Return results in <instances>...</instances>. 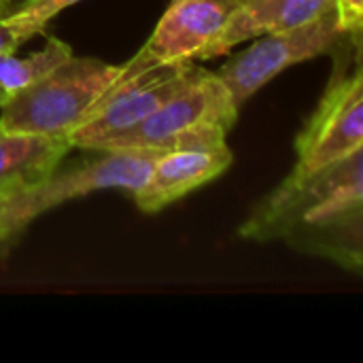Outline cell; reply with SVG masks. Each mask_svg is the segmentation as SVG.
Here are the masks:
<instances>
[{"label":"cell","mask_w":363,"mask_h":363,"mask_svg":"<svg viewBox=\"0 0 363 363\" xmlns=\"http://www.w3.org/2000/svg\"><path fill=\"white\" fill-rule=\"evenodd\" d=\"M363 149V72L359 55L353 68L334 70L317 108L296 136V168L319 170Z\"/></svg>","instance_id":"obj_7"},{"label":"cell","mask_w":363,"mask_h":363,"mask_svg":"<svg viewBox=\"0 0 363 363\" xmlns=\"http://www.w3.org/2000/svg\"><path fill=\"white\" fill-rule=\"evenodd\" d=\"M26 40H30L15 23H11L4 17H0V53H9V51H17Z\"/></svg>","instance_id":"obj_15"},{"label":"cell","mask_w":363,"mask_h":363,"mask_svg":"<svg viewBox=\"0 0 363 363\" xmlns=\"http://www.w3.org/2000/svg\"><path fill=\"white\" fill-rule=\"evenodd\" d=\"M200 66L174 62L147 66L136 55L123 64L119 79L91 106L89 115L68 134L70 149L100 151L115 136L136 128L164 102L179 94Z\"/></svg>","instance_id":"obj_5"},{"label":"cell","mask_w":363,"mask_h":363,"mask_svg":"<svg viewBox=\"0 0 363 363\" xmlns=\"http://www.w3.org/2000/svg\"><path fill=\"white\" fill-rule=\"evenodd\" d=\"M9 191H13V189H4V187H0V204H2V200H4V196H6Z\"/></svg>","instance_id":"obj_17"},{"label":"cell","mask_w":363,"mask_h":363,"mask_svg":"<svg viewBox=\"0 0 363 363\" xmlns=\"http://www.w3.org/2000/svg\"><path fill=\"white\" fill-rule=\"evenodd\" d=\"M234 162L232 149H179L162 153L147 181L132 194L136 206L147 213H160L194 189L221 177Z\"/></svg>","instance_id":"obj_9"},{"label":"cell","mask_w":363,"mask_h":363,"mask_svg":"<svg viewBox=\"0 0 363 363\" xmlns=\"http://www.w3.org/2000/svg\"><path fill=\"white\" fill-rule=\"evenodd\" d=\"M121 70L123 66L72 53L45 77L4 100L0 106V130L66 140L119 79Z\"/></svg>","instance_id":"obj_2"},{"label":"cell","mask_w":363,"mask_h":363,"mask_svg":"<svg viewBox=\"0 0 363 363\" xmlns=\"http://www.w3.org/2000/svg\"><path fill=\"white\" fill-rule=\"evenodd\" d=\"M68 151L62 138L0 130V187L19 189L47 179Z\"/></svg>","instance_id":"obj_11"},{"label":"cell","mask_w":363,"mask_h":363,"mask_svg":"<svg viewBox=\"0 0 363 363\" xmlns=\"http://www.w3.org/2000/svg\"><path fill=\"white\" fill-rule=\"evenodd\" d=\"M355 40L362 38H353L342 32L336 11H330L308 23L253 38L245 51L228 60L217 70V77L230 89L234 104L242 108L245 102H249L283 70L325 53H338Z\"/></svg>","instance_id":"obj_6"},{"label":"cell","mask_w":363,"mask_h":363,"mask_svg":"<svg viewBox=\"0 0 363 363\" xmlns=\"http://www.w3.org/2000/svg\"><path fill=\"white\" fill-rule=\"evenodd\" d=\"M94 162H83L64 172L53 170L47 179L13 189L0 204V251L4 253L23 230L43 213L100 189L134 194L149 177L160 149H106Z\"/></svg>","instance_id":"obj_4"},{"label":"cell","mask_w":363,"mask_h":363,"mask_svg":"<svg viewBox=\"0 0 363 363\" xmlns=\"http://www.w3.org/2000/svg\"><path fill=\"white\" fill-rule=\"evenodd\" d=\"M70 55V45L57 36H49L43 49L23 57H17L15 51L0 53V94L4 96V100L15 96L17 91L26 89L28 85L45 77L49 70H53Z\"/></svg>","instance_id":"obj_12"},{"label":"cell","mask_w":363,"mask_h":363,"mask_svg":"<svg viewBox=\"0 0 363 363\" xmlns=\"http://www.w3.org/2000/svg\"><path fill=\"white\" fill-rule=\"evenodd\" d=\"M238 234L249 240H285L355 274L363 266V149L319 170L294 168Z\"/></svg>","instance_id":"obj_1"},{"label":"cell","mask_w":363,"mask_h":363,"mask_svg":"<svg viewBox=\"0 0 363 363\" xmlns=\"http://www.w3.org/2000/svg\"><path fill=\"white\" fill-rule=\"evenodd\" d=\"M2 104H4V96L0 94V106H2Z\"/></svg>","instance_id":"obj_18"},{"label":"cell","mask_w":363,"mask_h":363,"mask_svg":"<svg viewBox=\"0 0 363 363\" xmlns=\"http://www.w3.org/2000/svg\"><path fill=\"white\" fill-rule=\"evenodd\" d=\"M23 2H28V0H0V17H4V15L13 13V11H15V9H19Z\"/></svg>","instance_id":"obj_16"},{"label":"cell","mask_w":363,"mask_h":363,"mask_svg":"<svg viewBox=\"0 0 363 363\" xmlns=\"http://www.w3.org/2000/svg\"><path fill=\"white\" fill-rule=\"evenodd\" d=\"M334 4L340 30L353 38H362L363 0H334Z\"/></svg>","instance_id":"obj_14"},{"label":"cell","mask_w":363,"mask_h":363,"mask_svg":"<svg viewBox=\"0 0 363 363\" xmlns=\"http://www.w3.org/2000/svg\"><path fill=\"white\" fill-rule=\"evenodd\" d=\"M234 6L236 0H170L136 57L147 66L194 62Z\"/></svg>","instance_id":"obj_8"},{"label":"cell","mask_w":363,"mask_h":363,"mask_svg":"<svg viewBox=\"0 0 363 363\" xmlns=\"http://www.w3.org/2000/svg\"><path fill=\"white\" fill-rule=\"evenodd\" d=\"M238 106L225 83L206 68H198L191 81L164 102L136 128L115 136L106 149H219L238 119Z\"/></svg>","instance_id":"obj_3"},{"label":"cell","mask_w":363,"mask_h":363,"mask_svg":"<svg viewBox=\"0 0 363 363\" xmlns=\"http://www.w3.org/2000/svg\"><path fill=\"white\" fill-rule=\"evenodd\" d=\"M79 2L83 0H28L19 9L9 13L6 19L15 23L28 38H32L38 32H43L55 15H60L62 11Z\"/></svg>","instance_id":"obj_13"},{"label":"cell","mask_w":363,"mask_h":363,"mask_svg":"<svg viewBox=\"0 0 363 363\" xmlns=\"http://www.w3.org/2000/svg\"><path fill=\"white\" fill-rule=\"evenodd\" d=\"M330 11H336L334 0H236V6L217 36L198 53L196 60L225 55L245 40L308 23Z\"/></svg>","instance_id":"obj_10"}]
</instances>
